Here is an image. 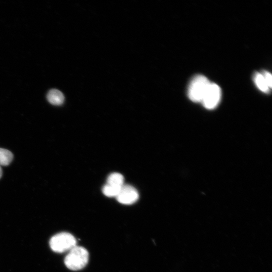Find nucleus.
I'll use <instances>...</instances> for the list:
<instances>
[{
  "label": "nucleus",
  "instance_id": "nucleus-2",
  "mask_svg": "<svg viewBox=\"0 0 272 272\" xmlns=\"http://www.w3.org/2000/svg\"><path fill=\"white\" fill-rule=\"evenodd\" d=\"M75 237L68 232H61L54 235L50 241V245L53 251L57 253H63L70 251L76 246Z\"/></svg>",
  "mask_w": 272,
  "mask_h": 272
},
{
  "label": "nucleus",
  "instance_id": "nucleus-12",
  "mask_svg": "<svg viewBox=\"0 0 272 272\" xmlns=\"http://www.w3.org/2000/svg\"><path fill=\"white\" fill-rule=\"evenodd\" d=\"M2 174H3V171L1 166H0V178H1Z\"/></svg>",
  "mask_w": 272,
  "mask_h": 272
},
{
  "label": "nucleus",
  "instance_id": "nucleus-7",
  "mask_svg": "<svg viewBox=\"0 0 272 272\" xmlns=\"http://www.w3.org/2000/svg\"><path fill=\"white\" fill-rule=\"evenodd\" d=\"M107 184L122 187L124 185V177L122 174L119 173H111L108 177Z\"/></svg>",
  "mask_w": 272,
  "mask_h": 272
},
{
  "label": "nucleus",
  "instance_id": "nucleus-10",
  "mask_svg": "<svg viewBox=\"0 0 272 272\" xmlns=\"http://www.w3.org/2000/svg\"><path fill=\"white\" fill-rule=\"evenodd\" d=\"M122 187H118L108 184H106L103 187V194L108 197H116Z\"/></svg>",
  "mask_w": 272,
  "mask_h": 272
},
{
  "label": "nucleus",
  "instance_id": "nucleus-9",
  "mask_svg": "<svg viewBox=\"0 0 272 272\" xmlns=\"http://www.w3.org/2000/svg\"><path fill=\"white\" fill-rule=\"evenodd\" d=\"M254 81L257 87L261 92L265 93L270 92L271 89L268 87L262 74L257 73L254 76Z\"/></svg>",
  "mask_w": 272,
  "mask_h": 272
},
{
  "label": "nucleus",
  "instance_id": "nucleus-5",
  "mask_svg": "<svg viewBox=\"0 0 272 272\" xmlns=\"http://www.w3.org/2000/svg\"><path fill=\"white\" fill-rule=\"evenodd\" d=\"M139 198V193L134 187L130 185H124L116 199L120 204L132 205L136 203Z\"/></svg>",
  "mask_w": 272,
  "mask_h": 272
},
{
  "label": "nucleus",
  "instance_id": "nucleus-1",
  "mask_svg": "<svg viewBox=\"0 0 272 272\" xmlns=\"http://www.w3.org/2000/svg\"><path fill=\"white\" fill-rule=\"evenodd\" d=\"M89 253L84 248L75 246L66 257L64 263L70 270L78 271L84 268L88 262Z\"/></svg>",
  "mask_w": 272,
  "mask_h": 272
},
{
  "label": "nucleus",
  "instance_id": "nucleus-11",
  "mask_svg": "<svg viewBox=\"0 0 272 272\" xmlns=\"http://www.w3.org/2000/svg\"><path fill=\"white\" fill-rule=\"evenodd\" d=\"M268 86V87L271 89L272 85V77L271 74L266 71L261 73Z\"/></svg>",
  "mask_w": 272,
  "mask_h": 272
},
{
  "label": "nucleus",
  "instance_id": "nucleus-4",
  "mask_svg": "<svg viewBox=\"0 0 272 272\" xmlns=\"http://www.w3.org/2000/svg\"><path fill=\"white\" fill-rule=\"evenodd\" d=\"M221 98V90L217 84L210 83L202 101L204 107L213 109L219 105Z\"/></svg>",
  "mask_w": 272,
  "mask_h": 272
},
{
  "label": "nucleus",
  "instance_id": "nucleus-3",
  "mask_svg": "<svg viewBox=\"0 0 272 272\" xmlns=\"http://www.w3.org/2000/svg\"><path fill=\"white\" fill-rule=\"evenodd\" d=\"M210 83L208 78L203 75H198L194 77L188 87L189 99L195 103L202 102Z\"/></svg>",
  "mask_w": 272,
  "mask_h": 272
},
{
  "label": "nucleus",
  "instance_id": "nucleus-6",
  "mask_svg": "<svg viewBox=\"0 0 272 272\" xmlns=\"http://www.w3.org/2000/svg\"><path fill=\"white\" fill-rule=\"evenodd\" d=\"M49 102L54 106L62 105L65 101V97L62 92L57 89H52L47 95Z\"/></svg>",
  "mask_w": 272,
  "mask_h": 272
},
{
  "label": "nucleus",
  "instance_id": "nucleus-8",
  "mask_svg": "<svg viewBox=\"0 0 272 272\" xmlns=\"http://www.w3.org/2000/svg\"><path fill=\"white\" fill-rule=\"evenodd\" d=\"M13 159V155L10 151L0 148V166L9 165Z\"/></svg>",
  "mask_w": 272,
  "mask_h": 272
}]
</instances>
